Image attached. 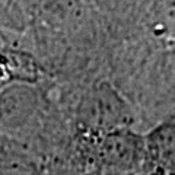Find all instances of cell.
Masks as SVG:
<instances>
[{
	"label": "cell",
	"instance_id": "cell-4",
	"mask_svg": "<svg viewBox=\"0 0 175 175\" xmlns=\"http://www.w3.org/2000/svg\"><path fill=\"white\" fill-rule=\"evenodd\" d=\"M146 159L152 160L155 171L160 175H175V127L159 128L144 139Z\"/></svg>",
	"mask_w": 175,
	"mask_h": 175
},
{
	"label": "cell",
	"instance_id": "cell-3",
	"mask_svg": "<svg viewBox=\"0 0 175 175\" xmlns=\"http://www.w3.org/2000/svg\"><path fill=\"white\" fill-rule=\"evenodd\" d=\"M93 139L96 140L98 160L111 174L128 175L144 164V139L130 128L111 131Z\"/></svg>",
	"mask_w": 175,
	"mask_h": 175
},
{
	"label": "cell",
	"instance_id": "cell-5",
	"mask_svg": "<svg viewBox=\"0 0 175 175\" xmlns=\"http://www.w3.org/2000/svg\"><path fill=\"white\" fill-rule=\"evenodd\" d=\"M152 18L158 35L175 42V0H155Z\"/></svg>",
	"mask_w": 175,
	"mask_h": 175
},
{
	"label": "cell",
	"instance_id": "cell-1",
	"mask_svg": "<svg viewBox=\"0 0 175 175\" xmlns=\"http://www.w3.org/2000/svg\"><path fill=\"white\" fill-rule=\"evenodd\" d=\"M131 120L128 105L107 82H99L88 89L76 105L77 127L89 137L128 128Z\"/></svg>",
	"mask_w": 175,
	"mask_h": 175
},
{
	"label": "cell",
	"instance_id": "cell-2",
	"mask_svg": "<svg viewBox=\"0 0 175 175\" xmlns=\"http://www.w3.org/2000/svg\"><path fill=\"white\" fill-rule=\"evenodd\" d=\"M44 95L40 83H9L0 88V134L21 140L41 121Z\"/></svg>",
	"mask_w": 175,
	"mask_h": 175
}]
</instances>
